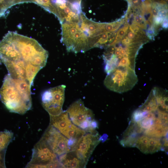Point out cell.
<instances>
[{
    "mask_svg": "<svg viewBox=\"0 0 168 168\" xmlns=\"http://www.w3.org/2000/svg\"><path fill=\"white\" fill-rule=\"evenodd\" d=\"M48 53L34 39L9 31L0 41V58L11 77L32 84Z\"/></svg>",
    "mask_w": 168,
    "mask_h": 168,
    "instance_id": "cell-1",
    "label": "cell"
},
{
    "mask_svg": "<svg viewBox=\"0 0 168 168\" xmlns=\"http://www.w3.org/2000/svg\"><path fill=\"white\" fill-rule=\"evenodd\" d=\"M31 86L28 81L13 78L8 74L0 88V99L10 112L24 114L32 106Z\"/></svg>",
    "mask_w": 168,
    "mask_h": 168,
    "instance_id": "cell-2",
    "label": "cell"
},
{
    "mask_svg": "<svg viewBox=\"0 0 168 168\" xmlns=\"http://www.w3.org/2000/svg\"><path fill=\"white\" fill-rule=\"evenodd\" d=\"M61 24V41L68 52L84 53L92 48L90 40L78 22H64Z\"/></svg>",
    "mask_w": 168,
    "mask_h": 168,
    "instance_id": "cell-3",
    "label": "cell"
},
{
    "mask_svg": "<svg viewBox=\"0 0 168 168\" xmlns=\"http://www.w3.org/2000/svg\"><path fill=\"white\" fill-rule=\"evenodd\" d=\"M138 81L135 70L129 68L115 69L107 74L104 84L112 91L123 93L132 89Z\"/></svg>",
    "mask_w": 168,
    "mask_h": 168,
    "instance_id": "cell-4",
    "label": "cell"
},
{
    "mask_svg": "<svg viewBox=\"0 0 168 168\" xmlns=\"http://www.w3.org/2000/svg\"><path fill=\"white\" fill-rule=\"evenodd\" d=\"M69 117L74 125L86 132H96L97 122L91 110L86 107L79 99L72 103L67 110Z\"/></svg>",
    "mask_w": 168,
    "mask_h": 168,
    "instance_id": "cell-5",
    "label": "cell"
},
{
    "mask_svg": "<svg viewBox=\"0 0 168 168\" xmlns=\"http://www.w3.org/2000/svg\"><path fill=\"white\" fill-rule=\"evenodd\" d=\"M27 167L62 168L58 156L41 138L35 145Z\"/></svg>",
    "mask_w": 168,
    "mask_h": 168,
    "instance_id": "cell-6",
    "label": "cell"
},
{
    "mask_svg": "<svg viewBox=\"0 0 168 168\" xmlns=\"http://www.w3.org/2000/svg\"><path fill=\"white\" fill-rule=\"evenodd\" d=\"M49 116V125L55 128L70 141H78L86 133L84 130L72 123L66 111H63L57 115Z\"/></svg>",
    "mask_w": 168,
    "mask_h": 168,
    "instance_id": "cell-7",
    "label": "cell"
},
{
    "mask_svg": "<svg viewBox=\"0 0 168 168\" xmlns=\"http://www.w3.org/2000/svg\"><path fill=\"white\" fill-rule=\"evenodd\" d=\"M65 88V85H60L47 90L42 94V105L49 115H57L63 111Z\"/></svg>",
    "mask_w": 168,
    "mask_h": 168,
    "instance_id": "cell-8",
    "label": "cell"
},
{
    "mask_svg": "<svg viewBox=\"0 0 168 168\" xmlns=\"http://www.w3.org/2000/svg\"><path fill=\"white\" fill-rule=\"evenodd\" d=\"M58 157L70 152L69 140L49 125L41 138Z\"/></svg>",
    "mask_w": 168,
    "mask_h": 168,
    "instance_id": "cell-9",
    "label": "cell"
},
{
    "mask_svg": "<svg viewBox=\"0 0 168 168\" xmlns=\"http://www.w3.org/2000/svg\"><path fill=\"white\" fill-rule=\"evenodd\" d=\"M100 140V137L97 132H87L79 139L72 151L78 159L87 164Z\"/></svg>",
    "mask_w": 168,
    "mask_h": 168,
    "instance_id": "cell-10",
    "label": "cell"
},
{
    "mask_svg": "<svg viewBox=\"0 0 168 168\" xmlns=\"http://www.w3.org/2000/svg\"><path fill=\"white\" fill-rule=\"evenodd\" d=\"M162 144L159 138L143 135L138 137L135 147L145 154H152L162 149Z\"/></svg>",
    "mask_w": 168,
    "mask_h": 168,
    "instance_id": "cell-11",
    "label": "cell"
},
{
    "mask_svg": "<svg viewBox=\"0 0 168 168\" xmlns=\"http://www.w3.org/2000/svg\"><path fill=\"white\" fill-rule=\"evenodd\" d=\"M58 159L63 168H85L87 164L78 159L72 151L60 156Z\"/></svg>",
    "mask_w": 168,
    "mask_h": 168,
    "instance_id": "cell-12",
    "label": "cell"
},
{
    "mask_svg": "<svg viewBox=\"0 0 168 168\" xmlns=\"http://www.w3.org/2000/svg\"><path fill=\"white\" fill-rule=\"evenodd\" d=\"M167 133L168 125L156 123L144 131L145 135L157 138L166 136Z\"/></svg>",
    "mask_w": 168,
    "mask_h": 168,
    "instance_id": "cell-13",
    "label": "cell"
},
{
    "mask_svg": "<svg viewBox=\"0 0 168 168\" xmlns=\"http://www.w3.org/2000/svg\"><path fill=\"white\" fill-rule=\"evenodd\" d=\"M13 133L7 130L0 132V152L6 151L9 144L12 141Z\"/></svg>",
    "mask_w": 168,
    "mask_h": 168,
    "instance_id": "cell-14",
    "label": "cell"
},
{
    "mask_svg": "<svg viewBox=\"0 0 168 168\" xmlns=\"http://www.w3.org/2000/svg\"><path fill=\"white\" fill-rule=\"evenodd\" d=\"M157 16L164 20L168 17L167 8H164L159 10Z\"/></svg>",
    "mask_w": 168,
    "mask_h": 168,
    "instance_id": "cell-15",
    "label": "cell"
},
{
    "mask_svg": "<svg viewBox=\"0 0 168 168\" xmlns=\"http://www.w3.org/2000/svg\"><path fill=\"white\" fill-rule=\"evenodd\" d=\"M161 26L164 28L167 29L168 28V17L164 19L161 24Z\"/></svg>",
    "mask_w": 168,
    "mask_h": 168,
    "instance_id": "cell-16",
    "label": "cell"
},
{
    "mask_svg": "<svg viewBox=\"0 0 168 168\" xmlns=\"http://www.w3.org/2000/svg\"><path fill=\"white\" fill-rule=\"evenodd\" d=\"M68 2L72 4L80 3L81 4L82 0H65Z\"/></svg>",
    "mask_w": 168,
    "mask_h": 168,
    "instance_id": "cell-17",
    "label": "cell"
},
{
    "mask_svg": "<svg viewBox=\"0 0 168 168\" xmlns=\"http://www.w3.org/2000/svg\"><path fill=\"white\" fill-rule=\"evenodd\" d=\"M165 0V1H168V0Z\"/></svg>",
    "mask_w": 168,
    "mask_h": 168,
    "instance_id": "cell-18",
    "label": "cell"
},
{
    "mask_svg": "<svg viewBox=\"0 0 168 168\" xmlns=\"http://www.w3.org/2000/svg\"><path fill=\"white\" fill-rule=\"evenodd\" d=\"M51 0V1H52L53 0Z\"/></svg>",
    "mask_w": 168,
    "mask_h": 168,
    "instance_id": "cell-19",
    "label": "cell"
}]
</instances>
